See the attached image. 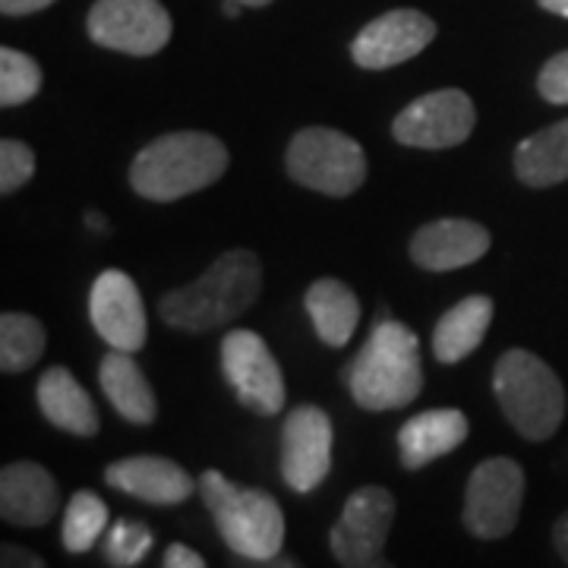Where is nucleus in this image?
Here are the masks:
<instances>
[{
  "mask_svg": "<svg viewBox=\"0 0 568 568\" xmlns=\"http://www.w3.org/2000/svg\"><path fill=\"white\" fill-rule=\"evenodd\" d=\"M347 388L357 407L373 414L414 405L424 388L417 335L398 320L376 323L369 342L347 369Z\"/></svg>",
  "mask_w": 568,
  "mask_h": 568,
  "instance_id": "nucleus-2",
  "label": "nucleus"
},
{
  "mask_svg": "<svg viewBox=\"0 0 568 568\" xmlns=\"http://www.w3.org/2000/svg\"><path fill=\"white\" fill-rule=\"evenodd\" d=\"M104 530H108V506L102 496H95L92 489L73 493V499L67 503V511H63V549L77 552V556L89 552L99 544Z\"/></svg>",
  "mask_w": 568,
  "mask_h": 568,
  "instance_id": "nucleus-25",
  "label": "nucleus"
},
{
  "mask_svg": "<svg viewBox=\"0 0 568 568\" xmlns=\"http://www.w3.org/2000/svg\"><path fill=\"white\" fill-rule=\"evenodd\" d=\"M493 301L487 294H470L448 310L433 332V354L439 364H458L474 354L493 325Z\"/></svg>",
  "mask_w": 568,
  "mask_h": 568,
  "instance_id": "nucleus-21",
  "label": "nucleus"
},
{
  "mask_svg": "<svg viewBox=\"0 0 568 568\" xmlns=\"http://www.w3.org/2000/svg\"><path fill=\"white\" fill-rule=\"evenodd\" d=\"M241 7H244L241 0H224V17H237V13H241Z\"/></svg>",
  "mask_w": 568,
  "mask_h": 568,
  "instance_id": "nucleus-37",
  "label": "nucleus"
},
{
  "mask_svg": "<svg viewBox=\"0 0 568 568\" xmlns=\"http://www.w3.org/2000/svg\"><path fill=\"white\" fill-rule=\"evenodd\" d=\"M54 0H0V10L3 17H29V13H39L48 10Z\"/></svg>",
  "mask_w": 568,
  "mask_h": 568,
  "instance_id": "nucleus-33",
  "label": "nucleus"
},
{
  "mask_svg": "<svg viewBox=\"0 0 568 568\" xmlns=\"http://www.w3.org/2000/svg\"><path fill=\"white\" fill-rule=\"evenodd\" d=\"M287 174L323 196H351L366 181V152L342 130L306 126L287 145Z\"/></svg>",
  "mask_w": 568,
  "mask_h": 568,
  "instance_id": "nucleus-6",
  "label": "nucleus"
},
{
  "mask_svg": "<svg viewBox=\"0 0 568 568\" xmlns=\"http://www.w3.org/2000/svg\"><path fill=\"white\" fill-rule=\"evenodd\" d=\"M552 547L559 552V559L568 566V511L566 515H559L556 525H552Z\"/></svg>",
  "mask_w": 568,
  "mask_h": 568,
  "instance_id": "nucleus-34",
  "label": "nucleus"
},
{
  "mask_svg": "<svg viewBox=\"0 0 568 568\" xmlns=\"http://www.w3.org/2000/svg\"><path fill=\"white\" fill-rule=\"evenodd\" d=\"M99 383L104 398L121 414L126 424L149 426L159 417V402L149 386L145 373L126 351H111L99 366Z\"/></svg>",
  "mask_w": 568,
  "mask_h": 568,
  "instance_id": "nucleus-20",
  "label": "nucleus"
},
{
  "mask_svg": "<svg viewBox=\"0 0 568 568\" xmlns=\"http://www.w3.org/2000/svg\"><path fill=\"white\" fill-rule=\"evenodd\" d=\"M395 525V496L386 487L354 489L328 534L332 556L342 568H395L386 559V540Z\"/></svg>",
  "mask_w": 568,
  "mask_h": 568,
  "instance_id": "nucleus-7",
  "label": "nucleus"
},
{
  "mask_svg": "<svg viewBox=\"0 0 568 568\" xmlns=\"http://www.w3.org/2000/svg\"><path fill=\"white\" fill-rule=\"evenodd\" d=\"M477 123L474 102L462 89L426 92L392 123V136L410 149H452L470 136Z\"/></svg>",
  "mask_w": 568,
  "mask_h": 568,
  "instance_id": "nucleus-11",
  "label": "nucleus"
},
{
  "mask_svg": "<svg viewBox=\"0 0 568 568\" xmlns=\"http://www.w3.org/2000/svg\"><path fill=\"white\" fill-rule=\"evenodd\" d=\"M200 496L234 556L268 559L284 547V511L263 489L237 487L222 470H205Z\"/></svg>",
  "mask_w": 568,
  "mask_h": 568,
  "instance_id": "nucleus-5",
  "label": "nucleus"
},
{
  "mask_svg": "<svg viewBox=\"0 0 568 568\" xmlns=\"http://www.w3.org/2000/svg\"><path fill=\"white\" fill-rule=\"evenodd\" d=\"M36 174V152L20 140L0 142V193L10 196Z\"/></svg>",
  "mask_w": 568,
  "mask_h": 568,
  "instance_id": "nucleus-28",
  "label": "nucleus"
},
{
  "mask_svg": "<svg viewBox=\"0 0 568 568\" xmlns=\"http://www.w3.org/2000/svg\"><path fill=\"white\" fill-rule=\"evenodd\" d=\"M61 511V487L48 467L13 462L0 470V518L17 528H44Z\"/></svg>",
  "mask_w": 568,
  "mask_h": 568,
  "instance_id": "nucleus-15",
  "label": "nucleus"
},
{
  "mask_svg": "<svg viewBox=\"0 0 568 568\" xmlns=\"http://www.w3.org/2000/svg\"><path fill=\"white\" fill-rule=\"evenodd\" d=\"M36 402H39L41 414L48 417V424L70 433V436L92 439L102 426L89 392L63 366H51L41 373L39 386H36Z\"/></svg>",
  "mask_w": 568,
  "mask_h": 568,
  "instance_id": "nucleus-19",
  "label": "nucleus"
},
{
  "mask_svg": "<svg viewBox=\"0 0 568 568\" xmlns=\"http://www.w3.org/2000/svg\"><path fill=\"white\" fill-rule=\"evenodd\" d=\"M104 480L108 487L121 489L149 506H181L193 496V489H200L178 462L162 455H133L114 462L104 470Z\"/></svg>",
  "mask_w": 568,
  "mask_h": 568,
  "instance_id": "nucleus-16",
  "label": "nucleus"
},
{
  "mask_svg": "<svg viewBox=\"0 0 568 568\" xmlns=\"http://www.w3.org/2000/svg\"><path fill=\"white\" fill-rule=\"evenodd\" d=\"M89 320L111 345V351L136 354L145 345L149 325H145L142 294L136 282L121 268H108L95 278L89 294Z\"/></svg>",
  "mask_w": 568,
  "mask_h": 568,
  "instance_id": "nucleus-13",
  "label": "nucleus"
},
{
  "mask_svg": "<svg viewBox=\"0 0 568 568\" xmlns=\"http://www.w3.org/2000/svg\"><path fill=\"white\" fill-rule=\"evenodd\" d=\"M227 171V149L222 140L200 130H178L152 140L130 168V183L142 200L174 203L200 193Z\"/></svg>",
  "mask_w": 568,
  "mask_h": 568,
  "instance_id": "nucleus-3",
  "label": "nucleus"
},
{
  "mask_svg": "<svg viewBox=\"0 0 568 568\" xmlns=\"http://www.w3.org/2000/svg\"><path fill=\"white\" fill-rule=\"evenodd\" d=\"M489 244L493 237L484 224L467 219H439L424 224L410 237V260L426 272H452L484 260Z\"/></svg>",
  "mask_w": 568,
  "mask_h": 568,
  "instance_id": "nucleus-17",
  "label": "nucleus"
},
{
  "mask_svg": "<svg viewBox=\"0 0 568 568\" xmlns=\"http://www.w3.org/2000/svg\"><path fill=\"white\" fill-rule=\"evenodd\" d=\"M241 3H244V7H268L272 0H241Z\"/></svg>",
  "mask_w": 568,
  "mask_h": 568,
  "instance_id": "nucleus-38",
  "label": "nucleus"
},
{
  "mask_svg": "<svg viewBox=\"0 0 568 568\" xmlns=\"http://www.w3.org/2000/svg\"><path fill=\"white\" fill-rule=\"evenodd\" d=\"M85 29L95 44L130 58H152L171 41V17L162 0H95Z\"/></svg>",
  "mask_w": 568,
  "mask_h": 568,
  "instance_id": "nucleus-10",
  "label": "nucleus"
},
{
  "mask_svg": "<svg viewBox=\"0 0 568 568\" xmlns=\"http://www.w3.org/2000/svg\"><path fill=\"white\" fill-rule=\"evenodd\" d=\"M306 313L325 345L345 347L361 323V301L345 282L320 278L306 291Z\"/></svg>",
  "mask_w": 568,
  "mask_h": 568,
  "instance_id": "nucleus-22",
  "label": "nucleus"
},
{
  "mask_svg": "<svg viewBox=\"0 0 568 568\" xmlns=\"http://www.w3.org/2000/svg\"><path fill=\"white\" fill-rule=\"evenodd\" d=\"M227 568H304L301 566V559H294V556H268V559H244V556H234V562Z\"/></svg>",
  "mask_w": 568,
  "mask_h": 568,
  "instance_id": "nucleus-32",
  "label": "nucleus"
},
{
  "mask_svg": "<svg viewBox=\"0 0 568 568\" xmlns=\"http://www.w3.org/2000/svg\"><path fill=\"white\" fill-rule=\"evenodd\" d=\"M547 13H556V17H566L568 20V0H537Z\"/></svg>",
  "mask_w": 568,
  "mask_h": 568,
  "instance_id": "nucleus-35",
  "label": "nucleus"
},
{
  "mask_svg": "<svg viewBox=\"0 0 568 568\" xmlns=\"http://www.w3.org/2000/svg\"><path fill=\"white\" fill-rule=\"evenodd\" d=\"M0 568H48L44 559L32 549L20 547V544H3L0 547Z\"/></svg>",
  "mask_w": 568,
  "mask_h": 568,
  "instance_id": "nucleus-30",
  "label": "nucleus"
},
{
  "mask_svg": "<svg viewBox=\"0 0 568 568\" xmlns=\"http://www.w3.org/2000/svg\"><path fill=\"white\" fill-rule=\"evenodd\" d=\"M162 568H209V566H205V559L196 552V549H190L186 544H171V547L164 549Z\"/></svg>",
  "mask_w": 568,
  "mask_h": 568,
  "instance_id": "nucleus-31",
  "label": "nucleus"
},
{
  "mask_svg": "<svg viewBox=\"0 0 568 568\" xmlns=\"http://www.w3.org/2000/svg\"><path fill=\"white\" fill-rule=\"evenodd\" d=\"M335 429L323 407L301 405L284 417L282 429V477L294 493H313L323 487L332 470Z\"/></svg>",
  "mask_w": 568,
  "mask_h": 568,
  "instance_id": "nucleus-12",
  "label": "nucleus"
},
{
  "mask_svg": "<svg viewBox=\"0 0 568 568\" xmlns=\"http://www.w3.org/2000/svg\"><path fill=\"white\" fill-rule=\"evenodd\" d=\"M436 39V22L420 10H388L366 22L351 41V58L364 70H388L410 61Z\"/></svg>",
  "mask_w": 568,
  "mask_h": 568,
  "instance_id": "nucleus-14",
  "label": "nucleus"
},
{
  "mask_svg": "<svg viewBox=\"0 0 568 568\" xmlns=\"http://www.w3.org/2000/svg\"><path fill=\"white\" fill-rule=\"evenodd\" d=\"M525 503V470L511 458H487L465 487L462 521L477 540H503L518 528Z\"/></svg>",
  "mask_w": 568,
  "mask_h": 568,
  "instance_id": "nucleus-8",
  "label": "nucleus"
},
{
  "mask_svg": "<svg viewBox=\"0 0 568 568\" xmlns=\"http://www.w3.org/2000/svg\"><path fill=\"white\" fill-rule=\"evenodd\" d=\"M470 433L467 417L458 407H433L410 417L398 429V458L407 470H420L462 446Z\"/></svg>",
  "mask_w": 568,
  "mask_h": 568,
  "instance_id": "nucleus-18",
  "label": "nucleus"
},
{
  "mask_svg": "<svg viewBox=\"0 0 568 568\" xmlns=\"http://www.w3.org/2000/svg\"><path fill=\"white\" fill-rule=\"evenodd\" d=\"M263 294V263L250 250H227L196 282L164 294L162 320L181 332H212L241 320Z\"/></svg>",
  "mask_w": 568,
  "mask_h": 568,
  "instance_id": "nucleus-1",
  "label": "nucleus"
},
{
  "mask_svg": "<svg viewBox=\"0 0 568 568\" xmlns=\"http://www.w3.org/2000/svg\"><path fill=\"white\" fill-rule=\"evenodd\" d=\"M41 92V67L29 54L3 48L0 51V104L20 108Z\"/></svg>",
  "mask_w": 568,
  "mask_h": 568,
  "instance_id": "nucleus-26",
  "label": "nucleus"
},
{
  "mask_svg": "<svg viewBox=\"0 0 568 568\" xmlns=\"http://www.w3.org/2000/svg\"><path fill=\"white\" fill-rule=\"evenodd\" d=\"M44 354V325L29 316L7 310L0 316V369L3 373H26Z\"/></svg>",
  "mask_w": 568,
  "mask_h": 568,
  "instance_id": "nucleus-24",
  "label": "nucleus"
},
{
  "mask_svg": "<svg viewBox=\"0 0 568 568\" xmlns=\"http://www.w3.org/2000/svg\"><path fill=\"white\" fill-rule=\"evenodd\" d=\"M493 395L506 420L528 443H547L566 420V388L547 361L530 351H506L493 369Z\"/></svg>",
  "mask_w": 568,
  "mask_h": 568,
  "instance_id": "nucleus-4",
  "label": "nucleus"
},
{
  "mask_svg": "<svg viewBox=\"0 0 568 568\" xmlns=\"http://www.w3.org/2000/svg\"><path fill=\"white\" fill-rule=\"evenodd\" d=\"M222 373L246 410L260 417H275L284 410L282 366L263 342V335L250 328L227 332L222 342Z\"/></svg>",
  "mask_w": 568,
  "mask_h": 568,
  "instance_id": "nucleus-9",
  "label": "nucleus"
},
{
  "mask_svg": "<svg viewBox=\"0 0 568 568\" xmlns=\"http://www.w3.org/2000/svg\"><path fill=\"white\" fill-rule=\"evenodd\" d=\"M85 224H89V227H95V231H104V227H108V222H104L99 212H89V215H85Z\"/></svg>",
  "mask_w": 568,
  "mask_h": 568,
  "instance_id": "nucleus-36",
  "label": "nucleus"
},
{
  "mask_svg": "<svg viewBox=\"0 0 568 568\" xmlns=\"http://www.w3.org/2000/svg\"><path fill=\"white\" fill-rule=\"evenodd\" d=\"M149 549H152V530L142 521L121 518V521H114V528L104 537V556L114 568L140 566Z\"/></svg>",
  "mask_w": 568,
  "mask_h": 568,
  "instance_id": "nucleus-27",
  "label": "nucleus"
},
{
  "mask_svg": "<svg viewBox=\"0 0 568 568\" xmlns=\"http://www.w3.org/2000/svg\"><path fill=\"white\" fill-rule=\"evenodd\" d=\"M537 92L549 104H568V51H559L549 58L537 77Z\"/></svg>",
  "mask_w": 568,
  "mask_h": 568,
  "instance_id": "nucleus-29",
  "label": "nucleus"
},
{
  "mask_svg": "<svg viewBox=\"0 0 568 568\" xmlns=\"http://www.w3.org/2000/svg\"><path fill=\"white\" fill-rule=\"evenodd\" d=\"M515 174L534 190L568 181V121L530 133L515 149Z\"/></svg>",
  "mask_w": 568,
  "mask_h": 568,
  "instance_id": "nucleus-23",
  "label": "nucleus"
}]
</instances>
